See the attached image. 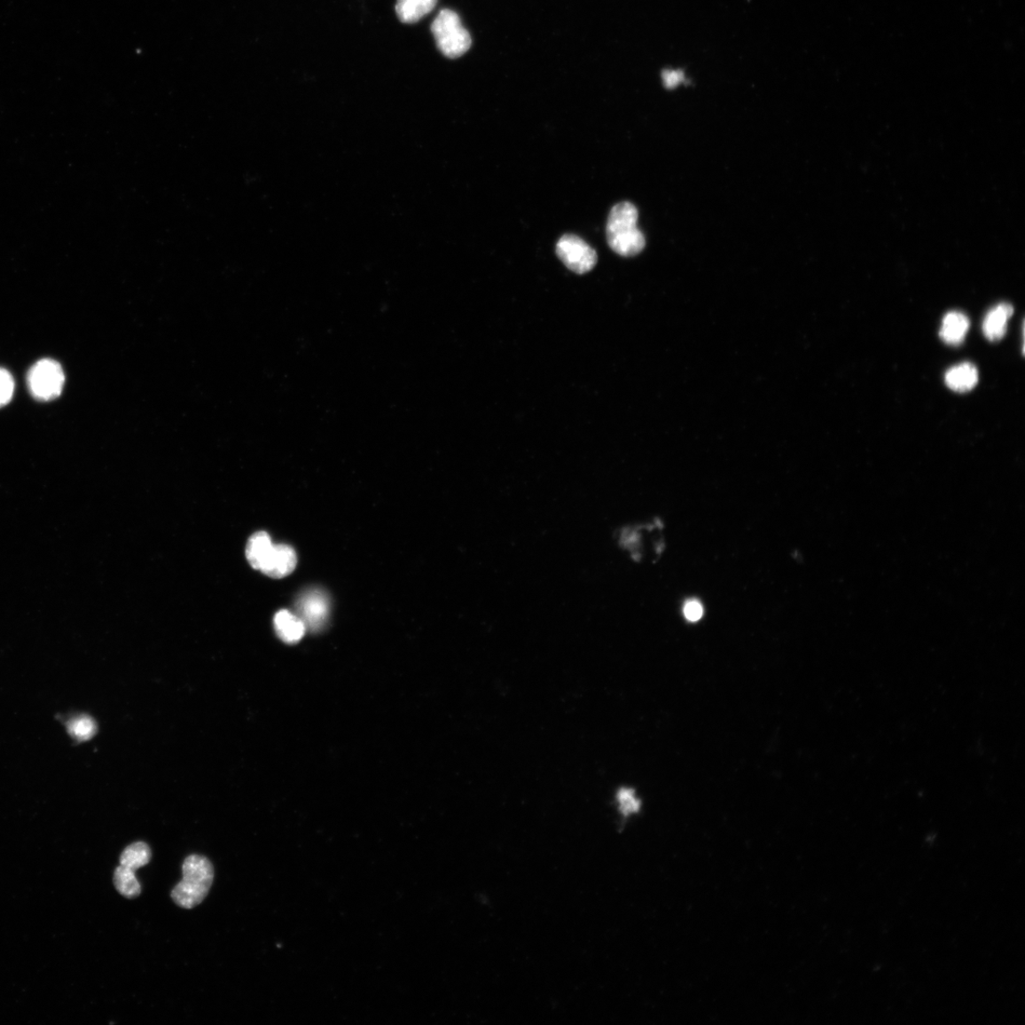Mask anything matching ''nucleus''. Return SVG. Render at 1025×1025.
Segmentation results:
<instances>
[{"label": "nucleus", "mask_w": 1025, "mask_h": 1025, "mask_svg": "<svg viewBox=\"0 0 1025 1025\" xmlns=\"http://www.w3.org/2000/svg\"><path fill=\"white\" fill-rule=\"evenodd\" d=\"M27 382L36 400L47 402L55 400L61 395L65 375L57 361L43 359L32 367L27 377Z\"/></svg>", "instance_id": "20e7f679"}, {"label": "nucleus", "mask_w": 1025, "mask_h": 1025, "mask_svg": "<svg viewBox=\"0 0 1025 1025\" xmlns=\"http://www.w3.org/2000/svg\"><path fill=\"white\" fill-rule=\"evenodd\" d=\"M152 849L145 842H134L128 846L120 857V865L133 872L145 866L152 860Z\"/></svg>", "instance_id": "4468645a"}, {"label": "nucleus", "mask_w": 1025, "mask_h": 1025, "mask_svg": "<svg viewBox=\"0 0 1025 1025\" xmlns=\"http://www.w3.org/2000/svg\"><path fill=\"white\" fill-rule=\"evenodd\" d=\"M619 810L624 817L637 814L640 810L641 802L637 798L635 791L629 788L620 789L616 795Z\"/></svg>", "instance_id": "dca6fc26"}, {"label": "nucleus", "mask_w": 1025, "mask_h": 1025, "mask_svg": "<svg viewBox=\"0 0 1025 1025\" xmlns=\"http://www.w3.org/2000/svg\"><path fill=\"white\" fill-rule=\"evenodd\" d=\"M273 545L271 537L266 532H258L250 537L246 546V558L254 569H261Z\"/></svg>", "instance_id": "ddd939ff"}, {"label": "nucleus", "mask_w": 1025, "mask_h": 1025, "mask_svg": "<svg viewBox=\"0 0 1025 1025\" xmlns=\"http://www.w3.org/2000/svg\"><path fill=\"white\" fill-rule=\"evenodd\" d=\"M278 637L286 644H295L302 639L306 627L298 614L287 610L278 612L274 619Z\"/></svg>", "instance_id": "1a4fd4ad"}, {"label": "nucleus", "mask_w": 1025, "mask_h": 1025, "mask_svg": "<svg viewBox=\"0 0 1025 1025\" xmlns=\"http://www.w3.org/2000/svg\"><path fill=\"white\" fill-rule=\"evenodd\" d=\"M296 608L306 630L316 632L325 627L330 611V601L325 591L319 589L305 591L296 602Z\"/></svg>", "instance_id": "423d86ee"}, {"label": "nucleus", "mask_w": 1025, "mask_h": 1025, "mask_svg": "<svg viewBox=\"0 0 1025 1025\" xmlns=\"http://www.w3.org/2000/svg\"><path fill=\"white\" fill-rule=\"evenodd\" d=\"M1014 313L1013 307L1007 303L998 305L991 309L982 323V332L992 342L1000 341L1006 333L1007 321Z\"/></svg>", "instance_id": "6e6552de"}, {"label": "nucleus", "mask_w": 1025, "mask_h": 1025, "mask_svg": "<svg viewBox=\"0 0 1025 1025\" xmlns=\"http://www.w3.org/2000/svg\"><path fill=\"white\" fill-rule=\"evenodd\" d=\"M298 558L294 550L286 544H274L260 571L273 578H283L293 572Z\"/></svg>", "instance_id": "0eeeda50"}, {"label": "nucleus", "mask_w": 1025, "mask_h": 1025, "mask_svg": "<svg viewBox=\"0 0 1025 1025\" xmlns=\"http://www.w3.org/2000/svg\"><path fill=\"white\" fill-rule=\"evenodd\" d=\"M438 0H397V17L403 23L420 21L436 7Z\"/></svg>", "instance_id": "f8f14e48"}, {"label": "nucleus", "mask_w": 1025, "mask_h": 1025, "mask_svg": "<svg viewBox=\"0 0 1025 1025\" xmlns=\"http://www.w3.org/2000/svg\"><path fill=\"white\" fill-rule=\"evenodd\" d=\"M947 386L956 393H967L975 387L979 381L976 367L970 363L951 368L946 374Z\"/></svg>", "instance_id": "9d476101"}, {"label": "nucleus", "mask_w": 1025, "mask_h": 1025, "mask_svg": "<svg viewBox=\"0 0 1025 1025\" xmlns=\"http://www.w3.org/2000/svg\"><path fill=\"white\" fill-rule=\"evenodd\" d=\"M70 733L79 740L90 739L97 732V725L88 716H80L74 719L69 724Z\"/></svg>", "instance_id": "f3484780"}, {"label": "nucleus", "mask_w": 1025, "mask_h": 1025, "mask_svg": "<svg viewBox=\"0 0 1025 1025\" xmlns=\"http://www.w3.org/2000/svg\"><path fill=\"white\" fill-rule=\"evenodd\" d=\"M638 215L635 206L623 201L612 208L606 223L609 246L626 258L638 255L646 246V239L638 226Z\"/></svg>", "instance_id": "f257e3e1"}, {"label": "nucleus", "mask_w": 1025, "mask_h": 1025, "mask_svg": "<svg viewBox=\"0 0 1025 1025\" xmlns=\"http://www.w3.org/2000/svg\"><path fill=\"white\" fill-rule=\"evenodd\" d=\"M113 880L117 891L124 897L133 899L141 895L142 887L135 872L120 865L114 872Z\"/></svg>", "instance_id": "2eb2a0df"}, {"label": "nucleus", "mask_w": 1025, "mask_h": 1025, "mask_svg": "<svg viewBox=\"0 0 1025 1025\" xmlns=\"http://www.w3.org/2000/svg\"><path fill=\"white\" fill-rule=\"evenodd\" d=\"M703 606L697 600L687 601L684 606V614L691 622H698L703 616Z\"/></svg>", "instance_id": "6ab92c4d"}, {"label": "nucleus", "mask_w": 1025, "mask_h": 1025, "mask_svg": "<svg viewBox=\"0 0 1025 1025\" xmlns=\"http://www.w3.org/2000/svg\"><path fill=\"white\" fill-rule=\"evenodd\" d=\"M663 76L665 80V85L669 89L676 87L679 83V81L682 79V77L678 75L677 73L671 74L667 72Z\"/></svg>", "instance_id": "aec40b11"}, {"label": "nucleus", "mask_w": 1025, "mask_h": 1025, "mask_svg": "<svg viewBox=\"0 0 1025 1025\" xmlns=\"http://www.w3.org/2000/svg\"><path fill=\"white\" fill-rule=\"evenodd\" d=\"M557 254L571 271L583 275L596 266L598 254L586 242L575 235H564L558 241Z\"/></svg>", "instance_id": "39448f33"}, {"label": "nucleus", "mask_w": 1025, "mask_h": 1025, "mask_svg": "<svg viewBox=\"0 0 1025 1025\" xmlns=\"http://www.w3.org/2000/svg\"><path fill=\"white\" fill-rule=\"evenodd\" d=\"M431 32L438 49L449 59L463 57L471 47V35L465 28L460 16L452 10L443 9L438 13L431 24Z\"/></svg>", "instance_id": "7ed1b4c3"}, {"label": "nucleus", "mask_w": 1025, "mask_h": 1025, "mask_svg": "<svg viewBox=\"0 0 1025 1025\" xmlns=\"http://www.w3.org/2000/svg\"><path fill=\"white\" fill-rule=\"evenodd\" d=\"M13 390H15V382H13L12 376L8 371L0 369V408L10 403Z\"/></svg>", "instance_id": "a211bd4d"}, {"label": "nucleus", "mask_w": 1025, "mask_h": 1025, "mask_svg": "<svg viewBox=\"0 0 1025 1025\" xmlns=\"http://www.w3.org/2000/svg\"><path fill=\"white\" fill-rule=\"evenodd\" d=\"M969 320L962 313L952 312L943 317L940 336L943 342L957 346L960 345L968 332Z\"/></svg>", "instance_id": "9b49d317"}, {"label": "nucleus", "mask_w": 1025, "mask_h": 1025, "mask_svg": "<svg viewBox=\"0 0 1025 1025\" xmlns=\"http://www.w3.org/2000/svg\"><path fill=\"white\" fill-rule=\"evenodd\" d=\"M214 880L210 860L200 855L187 857L183 865V880L175 886L171 897L181 908L191 910L206 899Z\"/></svg>", "instance_id": "f03ea898"}]
</instances>
